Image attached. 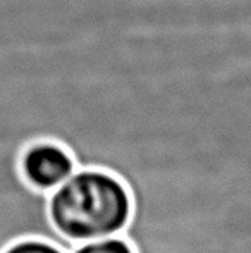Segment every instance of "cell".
I'll use <instances>...</instances> for the list:
<instances>
[{
    "label": "cell",
    "mask_w": 251,
    "mask_h": 253,
    "mask_svg": "<svg viewBox=\"0 0 251 253\" xmlns=\"http://www.w3.org/2000/svg\"><path fill=\"white\" fill-rule=\"evenodd\" d=\"M71 253H134V248L122 234H114V236L76 243Z\"/></svg>",
    "instance_id": "3"
},
{
    "label": "cell",
    "mask_w": 251,
    "mask_h": 253,
    "mask_svg": "<svg viewBox=\"0 0 251 253\" xmlns=\"http://www.w3.org/2000/svg\"><path fill=\"white\" fill-rule=\"evenodd\" d=\"M74 157L66 147L50 140L33 141L21 153L23 179L38 191L50 193L76 170Z\"/></svg>",
    "instance_id": "2"
},
{
    "label": "cell",
    "mask_w": 251,
    "mask_h": 253,
    "mask_svg": "<svg viewBox=\"0 0 251 253\" xmlns=\"http://www.w3.org/2000/svg\"><path fill=\"white\" fill-rule=\"evenodd\" d=\"M131 210L126 184L102 169H76L48 195L52 224L72 243L121 234Z\"/></svg>",
    "instance_id": "1"
},
{
    "label": "cell",
    "mask_w": 251,
    "mask_h": 253,
    "mask_svg": "<svg viewBox=\"0 0 251 253\" xmlns=\"http://www.w3.org/2000/svg\"><path fill=\"white\" fill-rule=\"evenodd\" d=\"M2 253H69L59 245L40 238H26L9 245Z\"/></svg>",
    "instance_id": "4"
}]
</instances>
